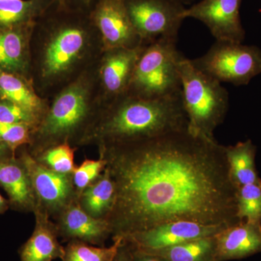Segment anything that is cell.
Wrapping results in <instances>:
<instances>
[{
  "instance_id": "cell-1",
  "label": "cell",
  "mask_w": 261,
  "mask_h": 261,
  "mask_svg": "<svg viewBox=\"0 0 261 261\" xmlns=\"http://www.w3.org/2000/svg\"><path fill=\"white\" fill-rule=\"evenodd\" d=\"M116 189L113 240L175 221L231 226L237 189L225 146L188 128L98 149Z\"/></svg>"
},
{
  "instance_id": "cell-2",
  "label": "cell",
  "mask_w": 261,
  "mask_h": 261,
  "mask_svg": "<svg viewBox=\"0 0 261 261\" xmlns=\"http://www.w3.org/2000/svg\"><path fill=\"white\" fill-rule=\"evenodd\" d=\"M103 50L89 13L55 2L33 29L31 80L36 92L51 99L97 64Z\"/></svg>"
},
{
  "instance_id": "cell-3",
  "label": "cell",
  "mask_w": 261,
  "mask_h": 261,
  "mask_svg": "<svg viewBox=\"0 0 261 261\" xmlns=\"http://www.w3.org/2000/svg\"><path fill=\"white\" fill-rule=\"evenodd\" d=\"M186 128L181 94L156 99L125 94L102 105L83 147H117Z\"/></svg>"
},
{
  "instance_id": "cell-4",
  "label": "cell",
  "mask_w": 261,
  "mask_h": 261,
  "mask_svg": "<svg viewBox=\"0 0 261 261\" xmlns=\"http://www.w3.org/2000/svg\"><path fill=\"white\" fill-rule=\"evenodd\" d=\"M97 64L49 99L47 112L27 146L29 154L34 155L61 144L76 149L83 147L103 105Z\"/></svg>"
},
{
  "instance_id": "cell-5",
  "label": "cell",
  "mask_w": 261,
  "mask_h": 261,
  "mask_svg": "<svg viewBox=\"0 0 261 261\" xmlns=\"http://www.w3.org/2000/svg\"><path fill=\"white\" fill-rule=\"evenodd\" d=\"M182 105L188 129L215 140L214 132L224 122L228 110V93L221 82L196 68L182 56L178 61Z\"/></svg>"
},
{
  "instance_id": "cell-6",
  "label": "cell",
  "mask_w": 261,
  "mask_h": 261,
  "mask_svg": "<svg viewBox=\"0 0 261 261\" xmlns=\"http://www.w3.org/2000/svg\"><path fill=\"white\" fill-rule=\"evenodd\" d=\"M176 42L174 38L161 37L143 44L127 94L156 99L181 94L178 61L183 55Z\"/></svg>"
},
{
  "instance_id": "cell-7",
  "label": "cell",
  "mask_w": 261,
  "mask_h": 261,
  "mask_svg": "<svg viewBox=\"0 0 261 261\" xmlns=\"http://www.w3.org/2000/svg\"><path fill=\"white\" fill-rule=\"evenodd\" d=\"M191 62L221 83L246 85L261 73V49L242 43L216 41L205 55Z\"/></svg>"
},
{
  "instance_id": "cell-8",
  "label": "cell",
  "mask_w": 261,
  "mask_h": 261,
  "mask_svg": "<svg viewBox=\"0 0 261 261\" xmlns=\"http://www.w3.org/2000/svg\"><path fill=\"white\" fill-rule=\"evenodd\" d=\"M124 3L142 44L161 37L178 39L185 10L179 0H124Z\"/></svg>"
},
{
  "instance_id": "cell-9",
  "label": "cell",
  "mask_w": 261,
  "mask_h": 261,
  "mask_svg": "<svg viewBox=\"0 0 261 261\" xmlns=\"http://www.w3.org/2000/svg\"><path fill=\"white\" fill-rule=\"evenodd\" d=\"M18 150L16 155L29 173L37 199V208L47 213L54 219L67 206L78 200L72 174L55 172L44 167L29 154L27 146Z\"/></svg>"
},
{
  "instance_id": "cell-10",
  "label": "cell",
  "mask_w": 261,
  "mask_h": 261,
  "mask_svg": "<svg viewBox=\"0 0 261 261\" xmlns=\"http://www.w3.org/2000/svg\"><path fill=\"white\" fill-rule=\"evenodd\" d=\"M226 227L227 226L205 225L192 221H175L130 233L119 239L132 250L148 252L196 239L214 236Z\"/></svg>"
},
{
  "instance_id": "cell-11",
  "label": "cell",
  "mask_w": 261,
  "mask_h": 261,
  "mask_svg": "<svg viewBox=\"0 0 261 261\" xmlns=\"http://www.w3.org/2000/svg\"><path fill=\"white\" fill-rule=\"evenodd\" d=\"M89 13L102 38L104 49H135L142 45L124 0H96Z\"/></svg>"
},
{
  "instance_id": "cell-12",
  "label": "cell",
  "mask_w": 261,
  "mask_h": 261,
  "mask_svg": "<svg viewBox=\"0 0 261 261\" xmlns=\"http://www.w3.org/2000/svg\"><path fill=\"white\" fill-rule=\"evenodd\" d=\"M241 3L242 0H201L185 8L183 18L205 24L216 41L242 43L245 33L240 20Z\"/></svg>"
},
{
  "instance_id": "cell-13",
  "label": "cell",
  "mask_w": 261,
  "mask_h": 261,
  "mask_svg": "<svg viewBox=\"0 0 261 261\" xmlns=\"http://www.w3.org/2000/svg\"><path fill=\"white\" fill-rule=\"evenodd\" d=\"M142 44L135 49H104L97 64V76L102 103L126 94Z\"/></svg>"
},
{
  "instance_id": "cell-14",
  "label": "cell",
  "mask_w": 261,
  "mask_h": 261,
  "mask_svg": "<svg viewBox=\"0 0 261 261\" xmlns=\"http://www.w3.org/2000/svg\"><path fill=\"white\" fill-rule=\"evenodd\" d=\"M58 236L65 242L82 243L105 246L112 236L111 227L106 219H95L85 212L78 200L73 201L55 218Z\"/></svg>"
},
{
  "instance_id": "cell-15",
  "label": "cell",
  "mask_w": 261,
  "mask_h": 261,
  "mask_svg": "<svg viewBox=\"0 0 261 261\" xmlns=\"http://www.w3.org/2000/svg\"><path fill=\"white\" fill-rule=\"evenodd\" d=\"M34 23L0 27V69L31 80V39Z\"/></svg>"
},
{
  "instance_id": "cell-16",
  "label": "cell",
  "mask_w": 261,
  "mask_h": 261,
  "mask_svg": "<svg viewBox=\"0 0 261 261\" xmlns=\"http://www.w3.org/2000/svg\"><path fill=\"white\" fill-rule=\"evenodd\" d=\"M216 261L240 260L261 252V224L239 221L215 235Z\"/></svg>"
},
{
  "instance_id": "cell-17",
  "label": "cell",
  "mask_w": 261,
  "mask_h": 261,
  "mask_svg": "<svg viewBox=\"0 0 261 261\" xmlns=\"http://www.w3.org/2000/svg\"><path fill=\"white\" fill-rule=\"evenodd\" d=\"M35 227L32 236L20 250L21 261H53L62 259L65 247L58 241V231L54 221L41 209L34 212Z\"/></svg>"
},
{
  "instance_id": "cell-18",
  "label": "cell",
  "mask_w": 261,
  "mask_h": 261,
  "mask_svg": "<svg viewBox=\"0 0 261 261\" xmlns=\"http://www.w3.org/2000/svg\"><path fill=\"white\" fill-rule=\"evenodd\" d=\"M0 185L8 194L10 207L22 212H32L37 199L27 168L18 156L0 161Z\"/></svg>"
},
{
  "instance_id": "cell-19",
  "label": "cell",
  "mask_w": 261,
  "mask_h": 261,
  "mask_svg": "<svg viewBox=\"0 0 261 261\" xmlns=\"http://www.w3.org/2000/svg\"><path fill=\"white\" fill-rule=\"evenodd\" d=\"M0 99L24 106L44 117L49 107V99L41 97L32 81L21 75L0 69Z\"/></svg>"
},
{
  "instance_id": "cell-20",
  "label": "cell",
  "mask_w": 261,
  "mask_h": 261,
  "mask_svg": "<svg viewBox=\"0 0 261 261\" xmlns=\"http://www.w3.org/2000/svg\"><path fill=\"white\" fill-rule=\"evenodd\" d=\"M230 178L238 190L244 185L261 181L255 166L256 147L250 140L225 146Z\"/></svg>"
},
{
  "instance_id": "cell-21",
  "label": "cell",
  "mask_w": 261,
  "mask_h": 261,
  "mask_svg": "<svg viewBox=\"0 0 261 261\" xmlns=\"http://www.w3.org/2000/svg\"><path fill=\"white\" fill-rule=\"evenodd\" d=\"M115 196L114 182L106 168L99 177L82 192L78 202L92 217L106 220L112 210Z\"/></svg>"
},
{
  "instance_id": "cell-22",
  "label": "cell",
  "mask_w": 261,
  "mask_h": 261,
  "mask_svg": "<svg viewBox=\"0 0 261 261\" xmlns=\"http://www.w3.org/2000/svg\"><path fill=\"white\" fill-rule=\"evenodd\" d=\"M56 0H0V27L35 23Z\"/></svg>"
},
{
  "instance_id": "cell-23",
  "label": "cell",
  "mask_w": 261,
  "mask_h": 261,
  "mask_svg": "<svg viewBox=\"0 0 261 261\" xmlns=\"http://www.w3.org/2000/svg\"><path fill=\"white\" fill-rule=\"evenodd\" d=\"M145 253L157 255L168 261H216V238L214 235L196 239Z\"/></svg>"
},
{
  "instance_id": "cell-24",
  "label": "cell",
  "mask_w": 261,
  "mask_h": 261,
  "mask_svg": "<svg viewBox=\"0 0 261 261\" xmlns=\"http://www.w3.org/2000/svg\"><path fill=\"white\" fill-rule=\"evenodd\" d=\"M113 240L111 246H95L80 241L68 242L62 261H113L122 244L121 239Z\"/></svg>"
},
{
  "instance_id": "cell-25",
  "label": "cell",
  "mask_w": 261,
  "mask_h": 261,
  "mask_svg": "<svg viewBox=\"0 0 261 261\" xmlns=\"http://www.w3.org/2000/svg\"><path fill=\"white\" fill-rule=\"evenodd\" d=\"M76 149L68 144H61L31 155L47 169L63 174H72L76 166L74 163Z\"/></svg>"
},
{
  "instance_id": "cell-26",
  "label": "cell",
  "mask_w": 261,
  "mask_h": 261,
  "mask_svg": "<svg viewBox=\"0 0 261 261\" xmlns=\"http://www.w3.org/2000/svg\"><path fill=\"white\" fill-rule=\"evenodd\" d=\"M236 202L239 221L261 224V181L238 188Z\"/></svg>"
},
{
  "instance_id": "cell-27",
  "label": "cell",
  "mask_w": 261,
  "mask_h": 261,
  "mask_svg": "<svg viewBox=\"0 0 261 261\" xmlns=\"http://www.w3.org/2000/svg\"><path fill=\"white\" fill-rule=\"evenodd\" d=\"M42 117L29 108L0 99V121L15 124L25 125L32 128L33 132L42 121Z\"/></svg>"
},
{
  "instance_id": "cell-28",
  "label": "cell",
  "mask_w": 261,
  "mask_h": 261,
  "mask_svg": "<svg viewBox=\"0 0 261 261\" xmlns=\"http://www.w3.org/2000/svg\"><path fill=\"white\" fill-rule=\"evenodd\" d=\"M106 168V160L100 157L98 160L85 159L80 166H75L72 177L77 199L87 187L99 177Z\"/></svg>"
},
{
  "instance_id": "cell-29",
  "label": "cell",
  "mask_w": 261,
  "mask_h": 261,
  "mask_svg": "<svg viewBox=\"0 0 261 261\" xmlns=\"http://www.w3.org/2000/svg\"><path fill=\"white\" fill-rule=\"evenodd\" d=\"M32 132V128L25 125L0 121V137L15 155L20 147L30 144Z\"/></svg>"
},
{
  "instance_id": "cell-30",
  "label": "cell",
  "mask_w": 261,
  "mask_h": 261,
  "mask_svg": "<svg viewBox=\"0 0 261 261\" xmlns=\"http://www.w3.org/2000/svg\"><path fill=\"white\" fill-rule=\"evenodd\" d=\"M58 4L71 10L89 13L96 0H56Z\"/></svg>"
},
{
  "instance_id": "cell-31",
  "label": "cell",
  "mask_w": 261,
  "mask_h": 261,
  "mask_svg": "<svg viewBox=\"0 0 261 261\" xmlns=\"http://www.w3.org/2000/svg\"><path fill=\"white\" fill-rule=\"evenodd\" d=\"M113 261H135L134 260L133 252L130 247L122 241L121 245L118 249V251Z\"/></svg>"
},
{
  "instance_id": "cell-32",
  "label": "cell",
  "mask_w": 261,
  "mask_h": 261,
  "mask_svg": "<svg viewBox=\"0 0 261 261\" xmlns=\"http://www.w3.org/2000/svg\"><path fill=\"white\" fill-rule=\"evenodd\" d=\"M132 250L133 252L134 260L135 261H168L166 259L157 256V255L137 251V250H134L132 249Z\"/></svg>"
},
{
  "instance_id": "cell-33",
  "label": "cell",
  "mask_w": 261,
  "mask_h": 261,
  "mask_svg": "<svg viewBox=\"0 0 261 261\" xmlns=\"http://www.w3.org/2000/svg\"><path fill=\"white\" fill-rule=\"evenodd\" d=\"M15 156L16 155L13 153L11 149L0 137V161L11 159V158L15 157Z\"/></svg>"
},
{
  "instance_id": "cell-34",
  "label": "cell",
  "mask_w": 261,
  "mask_h": 261,
  "mask_svg": "<svg viewBox=\"0 0 261 261\" xmlns=\"http://www.w3.org/2000/svg\"><path fill=\"white\" fill-rule=\"evenodd\" d=\"M10 203L8 200L4 198L0 194V214H5L9 209Z\"/></svg>"
},
{
  "instance_id": "cell-35",
  "label": "cell",
  "mask_w": 261,
  "mask_h": 261,
  "mask_svg": "<svg viewBox=\"0 0 261 261\" xmlns=\"http://www.w3.org/2000/svg\"><path fill=\"white\" fill-rule=\"evenodd\" d=\"M180 2L182 3L183 5H186V4H190V3H192V2L195 1V0H179Z\"/></svg>"
}]
</instances>
